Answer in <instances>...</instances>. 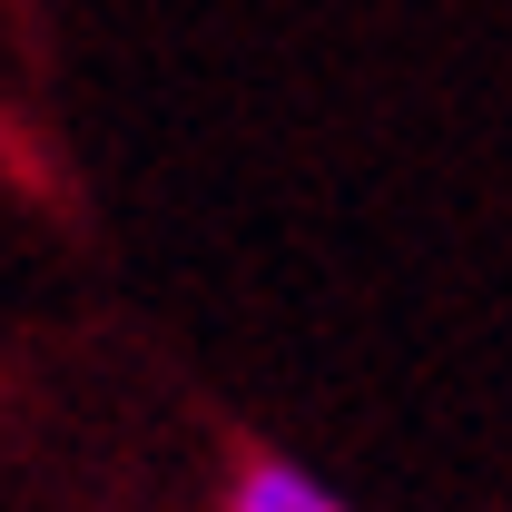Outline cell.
I'll return each instance as SVG.
<instances>
[{"label":"cell","mask_w":512,"mask_h":512,"mask_svg":"<svg viewBox=\"0 0 512 512\" xmlns=\"http://www.w3.org/2000/svg\"><path fill=\"white\" fill-rule=\"evenodd\" d=\"M227 512H345V503L325 493L306 463H286V453H256V463H237V483H227Z\"/></svg>","instance_id":"cell-1"}]
</instances>
